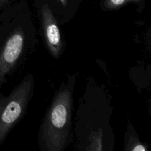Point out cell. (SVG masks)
<instances>
[{
    "label": "cell",
    "instance_id": "1",
    "mask_svg": "<svg viewBox=\"0 0 151 151\" xmlns=\"http://www.w3.org/2000/svg\"><path fill=\"white\" fill-rule=\"evenodd\" d=\"M29 13L6 10L0 17V89L35 39Z\"/></svg>",
    "mask_w": 151,
    "mask_h": 151
},
{
    "label": "cell",
    "instance_id": "2",
    "mask_svg": "<svg viewBox=\"0 0 151 151\" xmlns=\"http://www.w3.org/2000/svg\"><path fill=\"white\" fill-rule=\"evenodd\" d=\"M74 82L72 77L67 83H62L46 114L38 137L42 150H64L70 143Z\"/></svg>",
    "mask_w": 151,
    "mask_h": 151
},
{
    "label": "cell",
    "instance_id": "3",
    "mask_svg": "<svg viewBox=\"0 0 151 151\" xmlns=\"http://www.w3.org/2000/svg\"><path fill=\"white\" fill-rule=\"evenodd\" d=\"M33 90L34 78L27 75L9 95L0 94V146L24 115Z\"/></svg>",
    "mask_w": 151,
    "mask_h": 151
},
{
    "label": "cell",
    "instance_id": "4",
    "mask_svg": "<svg viewBox=\"0 0 151 151\" xmlns=\"http://www.w3.org/2000/svg\"><path fill=\"white\" fill-rule=\"evenodd\" d=\"M40 19L46 45L52 56L58 58L63 53L64 44L58 26V21L47 2L43 3L41 6Z\"/></svg>",
    "mask_w": 151,
    "mask_h": 151
},
{
    "label": "cell",
    "instance_id": "5",
    "mask_svg": "<svg viewBox=\"0 0 151 151\" xmlns=\"http://www.w3.org/2000/svg\"><path fill=\"white\" fill-rule=\"evenodd\" d=\"M58 3L60 4V8L59 10V13L57 16L58 19L62 23L63 22H69L72 18L70 11H69V0H58Z\"/></svg>",
    "mask_w": 151,
    "mask_h": 151
},
{
    "label": "cell",
    "instance_id": "6",
    "mask_svg": "<svg viewBox=\"0 0 151 151\" xmlns=\"http://www.w3.org/2000/svg\"><path fill=\"white\" fill-rule=\"evenodd\" d=\"M90 147L88 149L91 150H103V132L102 130L96 131L94 134H91L89 139Z\"/></svg>",
    "mask_w": 151,
    "mask_h": 151
},
{
    "label": "cell",
    "instance_id": "7",
    "mask_svg": "<svg viewBox=\"0 0 151 151\" xmlns=\"http://www.w3.org/2000/svg\"><path fill=\"white\" fill-rule=\"evenodd\" d=\"M141 0H104L103 8L106 10H114L129 2H139Z\"/></svg>",
    "mask_w": 151,
    "mask_h": 151
},
{
    "label": "cell",
    "instance_id": "8",
    "mask_svg": "<svg viewBox=\"0 0 151 151\" xmlns=\"http://www.w3.org/2000/svg\"><path fill=\"white\" fill-rule=\"evenodd\" d=\"M125 150H132V151H141V150H147V147L142 144L140 142L137 140V139H133V137H130L128 142V147L125 148Z\"/></svg>",
    "mask_w": 151,
    "mask_h": 151
},
{
    "label": "cell",
    "instance_id": "9",
    "mask_svg": "<svg viewBox=\"0 0 151 151\" xmlns=\"http://www.w3.org/2000/svg\"><path fill=\"white\" fill-rule=\"evenodd\" d=\"M10 3V0H0V17L2 13L7 10V5Z\"/></svg>",
    "mask_w": 151,
    "mask_h": 151
}]
</instances>
